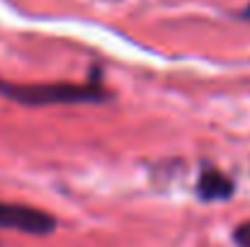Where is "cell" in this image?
<instances>
[{
    "instance_id": "1",
    "label": "cell",
    "mask_w": 250,
    "mask_h": 247,
    "mask_svg": "<svg viewBox=\"0 0 250 247\" xmlns=\"http://www.w3.org/2000/svg\"><path fill=\"white\" fill-rule=\"evenodd\" d=\"M0 95L22 107H51V104H100L112 95L97 82H20L0 80Z\"/></svg>"
},
{
    "instance_id": "2",
    "label": "cell",
    "mask_w": 250,
    "mask_h": 247,
    "mask_svg": "<svg viewBox=\"0 0 250 247\" xmlns=\"http://www.w3.org/2000/svg\"><path fill=\"white\" fill-rule=\"evenodd\" d=\"M0 228L27 235H49L56 228V218L34 206L0 201Z\"/></svg>"
},
{
    "instance_id": "3",
    "label": "cell",
    "mask_w": 250,
    "mask_h": 247,
    "mask_svg": "<svg viewBox=\"0 0 250 247\" xmlns=\"http://www.w3.org/2000/svg\"><path fill=\"white\" fill-rule=\"evenodd\" d=\"M197 196L202 201H224L233 196V179L216 167H204L197 179Z\"/></svg>"
},
{
    "instance_id": "4",
    "label": "cell",
    "mask_w": 250,
    "mask_h": 247,
    "mask_svg": "<svg viewBox=\"0 0 250 247\" xmlns=\"http://www.w3.org/2000/svg\"><path fill=\"white\" fill-rule=\"evenodd\" d=\"M233 240H236V245L238 247H250V223H243V226L236 228Z\"/></svg>"
},
{
    "instance_id": "5",
    "label": "cell",
    "mask_w": 250,
    "mask_h": 247,
    "mask_svg": "<svg viewBox=\"0 0 250 247\" xmlns=\"http://www.w3.org/2000/svg\"><path fill=\"white\" fill-rule=\"evenodd\" d=\"M241 17H246V19H250V5L246 7V10H243V12H241Z\"/></svg>"
}]
</instances>
